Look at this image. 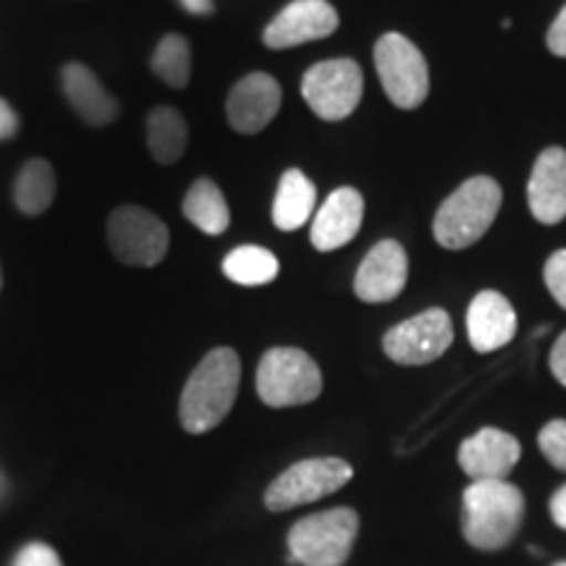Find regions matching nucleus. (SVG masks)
I'll return each mask as SVG.
<instances>
[{
    "instance_id": "4468645a",
    "label": "nucleus",
    "mask_w": 566,
    "mask_h": 566,
    "mask_svg": "<svg viewBox=\"0 0 566 566\" xmlns=\"http://www.w3.org/2000/svg\"><path fill=\"white\" fill-rule=\"evenodd\" d=\"M520 457V441L499 428L478 430L459 446V467L472 480H506Z\"/></svg>"
},
{
    "instance_id": "ddd939ff",
    "label": "nucleus",
    "mask_w": 566,
    "mask_h": 566,
    "mask_svg": "<svg viewBox=\"0 0 566 566\" xmlns=\"http://www.w3.org/2000/svg\"><path fill=\"white\" fill-rule=\"evenodd\" d=\"M281 108V84L271 74L254 71L233 84L226 101V116L239 134H258Z\"/></svg>"
},
{
    "instance_id": "4be33fe9",
    "label": "nucleus",
    "mask_w": 566,
    "mask_h": 566,
    "mask_svg": "<svg viewBox=\"0 0 566 566\" xmlns=\"http://www.w3.org/2000/svg\"><path fill=\"white\" fill-rule=\"evenodd\" d=\"M55 197V171L48 160L32 158L21 168L13 184V200L17 208L27 216H40L53 205Z\"/></svg>"
},
{
    "instance_id": "2eb2a0df",
    "label": "nucleus",
    "mask_w": 566,
    "mask_h": 566,
    "mask_svg": "<svg viewBox=\"0 0 566 566\" xmlns=\"http://www.w3.org/2000/svg\"><path fill=\"white\" fill-rule=\"evenodd\" d=\"M365 200L357 189L342 187L331 192L323 208L315 212L313 229H310V242L317 252L342 250L357 237L363 229Z\"/></svg>"
},
{
    "instance_id": "a878e982",
    "label": "nucleus",
    "mask_w": 566,
    "mask_h": 566,
    "mask_svg": "<svg viewBox=\"0 0 566 566\" xmlns=\"http://www.w3.org/2000/svg\"><path fill=\"white\" fill-rule=\"evenodd\" d=\"M543 281H546L551 296L566 310V250H558L546 260Z\"/></svg>"
},
{
    "instance_id": "6e6552de",
    "label": "nucleus",
    "mask_w": 566,
    "mask_h": 566,
    "mask_svg": "<svg viewBox=\"0 0 566 566\" xmlns=\"http://www.w3.org/2000/svg\"><path fill=\"white\" fill-rule=\"evenodd\" d=\"M365 76L357 61L334 59L307 69L302 80V97L323 122H344L363 101Z\"/></svg>"
},
{
    "instance_id": "c756f323",
    "label": "nucleus",
    "mask_w": 566,
    "mask_h": 566,
    "mask_svg": "<svg viewBox=\"0 0 566 566\" xmlns=\"http://www.w3.org/2000/svg\"><path fill=\"white\" fill-rule=\"evenodd\" d=\"M19 129V118L9 103L0 97V139H9Z\"/></svg>"
},
{
    "instance_id": "a211bd4d",
    "label": "nucleus",
    "mask_w": 566,
    "mask_h": 566,
    "mask_svg": "<svg viewBox=\"0 0 566 566\" xmlns=\"http://www.w3.org/2000/svg\"><path fill=\"white\" fill-rule=\"evenodd\" d=\"M63 92H66L71 108L84 124L101 129V126H111L118 118L116 97L103 87L95 71L82 66V63H69L63 69Z\"/></svg>"
},
{
    "instance_id": "20e7f679",
    "label": "nucleus",
    "mask_w": 566,
    "mask_h": 566,
    "mask_svg": "<svg viewBox=\"0 0 566 566\" xmlns=\"http://www.w3.org/2000/svg\"><path fill=\"white\" fill-rule=\"evenodd\" d=\"M359 535L354 509L338 506L304 516L289 530V554L304 566H344Z\"/></svg>"
},
{
    "instance_id": "393cba45",
    "label": "nucleus",
    "mask_w": 566,
    "mask_h": 566,
    "mask_svg": "<svg viewBox=\"0 0 566 566\" xmlns=\"http://www.w3.org/2000/svg\"><path fill=\"white\" fill-rule=\"evenodd\" d=\"M541 454L548 459L556 470L566 472V420H551L546 428L537 433Z\"/></svg>"
},
{
    "instance_id": "5701e85b",
    "label": "nucleus",
    "mask_w": 566,
    "mask_h": 566,
    "mask_svg": "<svg viewBox=\"0 0 566 566\" xmlns=\"http://www.w3.org/2000/svg\"><path fill=\"white\" fill-rule=\"evenodd\" d=\"M223 273L239 286H265L279 275V258L265 247L244 244L226 254Z\"/></svg>"
},
{
    "instance_id": "473e14b6",
    "label": "nucleus",
    "mask_w": 566,
    "mask_h": 566,
    "mask_svg": "<svg viewBox=\"0 0 566 566\" xmlns=\"http://www.w3.org/2000/svg\"><path fill=\"white\" fill-rule=\"evenodd\" d=\"M554 566H566V562H558V564H554Z\"/></svg>"
},
{
    "instance_id": "9d476101",
    "label": "nucleus",
    "mask_w": 566,
    "mask_h": 566,
    "mask_svg": "<svg viewBox=\"0 0 566 566\" xmlns=\"http://www.w3.org/2000/svg\"><path fill=\"white\" fill-rule=\"evenodd\" d=\"M454 342V323L446 310L430 307L409 321L394 325L384 336V352L399 365H428Z\"/></svg>"
},
{
    "instance_id": "bb28decb",
    "label": "nucleus",
    "mask_w": 566,
    "mask_h": 566,
    "mask_svg": "<svg viewBox=\"0 0 566 566\" xmlns=\"http://www.w3.org/2000/svg\"><path fill=\"white\" fill-rule=\"evenodd\" d=\"M13 566H63V564L51 546H45V543H30V546L19 551Z\"/></svg>"
},
{
    "instance_id": "b1692460",
    "label": "nucleus",
    "mask_w": 566,
    "mask_h": 566,
    "mask_svg": "<svg viewBox=\"0 0 566 566\" xmlns=\"http://www.w3.org/2000/svg\"><path fill=\"white\" fill-rule=\"evenodd\" d=\"M150 66L163 84L184 90L192 80V51L181 34H166L155 48Z\"/></svg>"
},
{
    "instance_id": "cd10ccee",
    "label": "nucleus",
    "mask_w": 566,
    "mask_h": 566,
    "mask_svg": "<svg viewBox=\"0 0 566 566\" xmlns=\"http://www.w3.org/2000/svg\"><path fill=\"white\" fill-rule=\"evenodd\" d=\"M546 42H548L551 53L558 55V59H566V6L562 11H558L554 24H551V30L546 34Z\"/></svg>"
},
{
    "instance_id": "f03ea898",
    "label": "nucleus",
    "mask_w": 566,
    "mask_h": 566,
    "mask_svg": "<svg viewBox=\"0 0 566 566\" xmlns=\"http://www.w3.org/2000/svg\"><path fill=\"white\" fill-rule=\"evenodd\" d=\"M525 522V495L509 480H475L464 491L462 533L472 548H506Z\"/></svg>"
},
{
    "instance_id": "6ab92c4d",
    "label": "nucleus",
    "mask_w": 566,
    "mask_h": 566,
    "mask_svg": "<svg viewBox=\"0 0 566 566\" xmlns=\"http://www.w3.org/2000/svg\"><path fill=\"white\" fill-rule=\"evenodd\" d=\"M315 184L304 176L300 168H289L281 176L279 192L273 200V223L281 231H296L304 223H310L315 212Z\"/></svg>"
},
{
    "instance_id": "7ed1b4c3",
    "label": "nucleus",
    "mask_w": 566,
    "mask_h": 566,
    "mask_svg": "<svg viewBox=\"0 0 566 566\" xmlns=\"http://www.w3.org/2000/svg\"><path fill=\"white\" fill-rule=\"evenodd\" d=\"M501 187L491 176H472L441 202L433 221L436 242L446 250H467L483 239L501 210Z\"/></svg>"
},
{
    "instance_id": "1a4fd4ad",
    "label": "nucleus",
    "mask_w": 566,
    "mask_h": 566,
    "mask_svg": "<svg viewBox=\"0 0 566 566\" xmlns=\"http://www.w3.org/2000/svg\"><path fill=\"white\" fill-rule=\"evenodd\" d=\"M168 226L137 205H122L108 218V244L124 265L155 268L168 252Z\"/></svg>"
},
{
    "instance_id": "72a5a7b5",
    "label": "nucleus",
    "mask_w": 566,
    "mask_h": 566,
    "mask_svg": "<svg viewBox=\"0 0 566 566\" xmlns=\"http://www.w3.org/2000/svg\"><path fill=\"white\" fill-rule=\"evenodd\" d=\"M0 491H3V478H0Z\"/></svg>"
},
{
    "instance_id": "423d86ee",
    "label": "nucleus",
    "mask_w": 566,
    "mask_h": 566,
    "mask_svg": "<svg viewBox=\"0 0 566 566\" xmlns=\"http://www.w3.org/2000/svg\"><path fill=\"white\" fill-rule=\"evenodd\" d=\"M354 475L352 464L338 457H317L302 459L281 472L279 478L268 485L265 506L271 512H289L294 506L313 504L325 495L342 491Z\"/></svg>"
},
{
    "instance_id": "f257e3e1",
    "label": "nucleus",
    "mask_w": 566,
    "mask_h": 566,
    "mask_svg": "<svg viewBox=\"0 0 566 566\" xmlns=\"http://www.w3.org/2000/svg\"><path fill=\"white\" fill-rule=\"evenodd\" d=\"M239 380H242V363L237 352L221 346L205 354L181 391V428L192 436H202L221 424L237 401Z\"/></svg>"
},
{
    "instance_id": "0eeeda50",
    "label": "nucleus",
    "mask_w": 566,
    "mask_h": 566,
    "mask_svg": "<svg viewBox=\"0 0 566 566\" xmlns=\"http://www.w3.org/2000/svg\"><path fill=\"white\" fill-rule=\"evenodd\" d=\"M375 69H378L380 84H384L388 101L396 108L412 111L424 103L430 92L428 63L420 48L405 34L388 32L375 45Z\"/></svg>"
},
{
    "instance_id": "c85d7f7f",
    "label": "nucleus",
    "mask_w": 566,
    "mask_h": 566,
    "mask_svg": "<svg viewBox=\"0 0 566 566\" xmlns=\"http://www.w3.org/2000/svg\"><path fill=\"white\" fill-rule=\"evenodd\" d=\"M548 363H551V373H554V378L566 388V331L556 338Z\"/></svg>"
},
{
    "instance_id": "2f4dec72",
    "label": "nucleus",
    "mask_w": 566,
    "mask_h": 566,
    "mask_svg": "<svg viewBox=\"0 0 566 566\" xmlns=\"http://www.w3.org/2000/svg\"><path fill=\"white\" fill-rule=\"evenodd\" d=\"M181 6L189 13H197V17H202V13L212 11V0H181Z\"/></svg>"
},
{
    "instance_id": "f3484780",
    "label": "nucleus",
    "mask_w": 566,
    "mask_h": 566,
    "mask_svg": "<svg viewBox=\"0 0 566 566\" xmlns=\"http://www.w3.org/2000/svg\"><path fill=\"white\" fill-rule=\"evenodd\" d=\"M516 334V313L504 294L485 289L467 310V336L480 354L504 349Z\"/></svg>"
},
{
    "instance_id": "39448f33",
    "label": "nucleus",
    "mask_w": 566,
    "mask_h": 566,
    "mask_svg": "<svg viewBox=\"0 0 566 566\" xmlns=\"http://www.w3.org/2000/svg\"><path fill=\"white\" fill-rule=\"evenodd\" d=\"M323 391L321 367L307 352L275 346L258 365V396L268 407H300L315 401Z\"/></svg>"
},
{
    "instance_id": "f8f14e48",
    "label": "nucleus",
    "mask_w": 566,
    "mask_h": 566,
    "mask_svg": "<svg viewBox=\"0 0 566 566\" xmlns=\"http://www.w3.org/2000/svg\"><path fill=\"white\" fill-rule=\"evenodd\" d=\"M407 275L409 260L405 247L394 239H384L359 263V271L354 275V294L370 304L391 302L405 292Z\"/></svg>"
},
{
    "instance_id": "7c9ffc66",
    "label": "nucleus",
    "mask_w": 566,
    "mask_h": 566,
    "mask_svg": "<svg viewBox=\"0 0 566 566\" xmlns=\"http://www.w3.org/2000/svg\"><path fill=\"white\" fill-rule=\"evenodd\" d=\"M548 509H551V520L556 522V527L566 530V483L551 495Z\"/></svg>"
},
{
    "instance_id": "aec40b11",
    "label": "nucleus",
    "mask_w": 566,
    "mask_h": 566,
    "mask_svg": "<svg viewBox=\"0 0 566 566\" xmlns=\"http://www.w3.org/2000/svg\"><path fill=\"white\" fill-rule=\"evenodd\" d=\"M181 210L189 223H195L197 229L210 233V237L223 233L231 223L229 202H226L223 192L212 179H197L187 197H184Z\"/></svg>"
},
{
    "instance_id": "dca6fc26",
    "label": "nucleus",
    "mask_w": 566,
    "mask_h": 566,
    "mask_svg": "<svg viewBox=\"0 0 566 566\" xmlns=\"http://www.w3.org/2000/svg\"><path fill=\"white\" fill-rule=\"evenodd\" d=\"M530 212L537 223L556 226L566 218V150L548 147L537 155L527 184Z\"/></svg>"
},
{
    "instance_id": "412c9836",
    "label": "nucleus",
    "mask_w": 566,
    "mask_h": 566,
    "mask_svg": "<svg viewBox=\"0 0 566 566\" xmlns=\"http://www.w3.org/2000/svg\"><path fill=\"white\" fill-rule=\"evenodd\" d=\"M189 145V129L187 118L181 116L176 108H155L150 116H147V147H150L153 158L160 163V166H171L187 153Z\"/></svg>"
},
{
    "instance_id": "9b49d317",
    "label": "nucleus",
    "mask_w": 566,
    "mask_h": 566,
    "mask_svg": "<svg viewBox=\"0 0 566 566\" xmlns=\"http://www.w3.org/2000/svg\"><path fill=\"white\" fill-rule=\"evenodd\" d=\"M338 30V13L328 0H294L265 27L263 42L273 51L325 40Z\"/></svg>"
}]
</instances>
